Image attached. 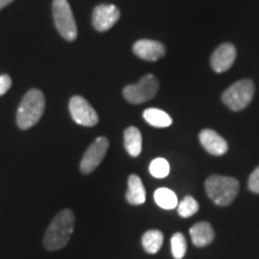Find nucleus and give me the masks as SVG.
Returning <instances> with one entry per match:
<instances>
[{
    "mask_svg": "<svg viewBox=\"0 0 259 259\" xmlns=\"http://www.w3.org/2000/svg\"><path fill=\"white\" fill-rule=\"evenodd\" d=\"M45 96L40 90L31 89L22 99L17 111V125L19 128L28 130L37 124L45 112Z\"/></svg>",
    "mask_w": 259,
    "mask_h": 259,
    "instance_id": "nucleus-2",
    "label": "nucleus"
},
{
    "mask_svg": "<svg viewBox=\"0 0 259 259\" xmlns=\"http://www.w3.org/2000/svg\"><path fill=\"white\" fill-rule=\"evenodd\" d=\"M69 109L73 121L80 126L92 127L99 122V115L96 111L82 96L71 97Z\"/></svg>",
    "mask_w": 259,
    "mask_h": 259,
    "instance_id": "nucleus-7",
    "label": "nucleus"
},
{
    "mask_svg": "<svg viewBox=\"0 0 259 259\" xmlns=\"http://www.w3.org/2000/svg\"><path fill=\"white\" fill-rule=\"evenodd\" d=\"M108 147L109 141L106 137L96 138L83 155L80 161V171L83 174H90L95 170L105 158Z\"/></svg>",
    "mask_w": 259,
    "mask_h": 259,
    "instance_id": "nucleus-8",
    "label": "nucleus"
},
{
    "mask_svg": "<svg viewBox=\"0 0 259 259\" xmlns=\"http://www.w3.org/2000/svg\"><path fill=\"white\" fill-rule=\"evenodd\" d=\"M190 235L193 244L198 247H204V246L211 244L213 238H215L212 227L208 222L196 223L190 229Z\"/></svg>",
    "mask_w": 259,
    "mask_h": 259,
    "instance_id": "nucleus-13",
    "label": "nucleus"
},
{
    "mask_svg": "<svg viewBox=\"0 0 259 259\" xmlns=\"http://www.w3.org/2000/svg\"><path fill=\"white\" fill-rule=\"evenodd\" d=\"M12 2H14V0H0V10L4 9L5 6H8L9 4H11Z\"/></svg>",
    "mask_w": 259,
    "mask_h": 259,
    "instance_id": "nucleus-24",
    "label": "nucleus"
},
{
    "mask_svg": "<svg viewBox=\"0 0 259 259\" xmlns=\"http://www.w3.org/2000/svg\"><path fill=\"white\" fill-rule=\"evenodd\" d=\"M199 142L202 147L213 156H222L228 151V143L213 130L205 128L200 131Z\"/></svg>",
    "mask_w": 259,
    "mask_h": 259,
    "instance_id": "nucleus-12",
    "label": "nucleus"
},
{
    "mask_svg": "<svg viewBox=\"0 0 259 259\" xmlns=\"http://www.w3.org/2000/svg\"><path fill=\"white\" fill-rule=\"evenodd\" d=\"M11 78H10L9 74H2L0 76V96H3L6 94L11 88Z\"/></svg>",
    "mask_w": 259,
    "mask_h": 259,
    "instance_id": "nucleus-23",
    "label": "nucleus"
},
{
    "mask_svg": "<svg viewBox=\"0 0 259 259\" xmlns=\"http://www.w3.org/2000/svg\"><path fill=\"white\" fill-rule=\"evenodd\" d=\"M236 58V48L232 44H222L213 51L210 58V65L218 73L228 71L234 64Z\"/></svg>",
    "mask_w": 259,
    "mask_h": 259,
    "instance_id": "nucleus-10",
    "label": "nucleus"
},
{
    "mask_svg": "<svg viewBox=\"0 0 259 259\" xmlns=\"http://www.w3.org/2000/svg\"><path fill=\"white\" fill-rule=\"evenodd\" d=\"M134 53L141 59L147 61H156L166 54V47L161 42L155 40H139L132 47Z\"/></svg>",
    "mask_w": 259,
    "mask_h": 259,
    "instance_id": "nucleus-11",
    "label": "nucleus"
},
{
    "mask_svg": "<svg viewBox=\"0 0 259 259\" xmlns=\"http://www.w3.org/2000/svg\"><path fill=\"white\" fill-rule=\"evenodd\" d=\"M154 199L160 208L166 210L177 208L178 204H179L178 203L177 194L171 190L166 189V187H161V189H157L155 191Z\"/></svg>",
    "mask_w": 259,
    "mask_h": 259,
    "instance_id": "nucleus-18",
    "label": "nucleus"
},
{
    "mask_svg": "<svg viewBox=\"0 0 259 259\" xmlns=\"http://www.w3.org/2000/svg\"><path fill=\"white\" fill-rule=\"evenodd\" d=\"M125 149L130 156L137 157L142 151V135L141 131L135 126H130L124 132Z\"/></svg>",
    "mask_w": 259,
    "mask_h": 259,
    "instance_id": "nucleus-15",
    "label": "nucleus"
},
{
    "mask_svg": "<svg viewBox=\"0 0 259 259\" xmlns=\"http://www.w3.org/2000/svg\"><path fill=\"white\" fill-rule=\"evenodd\" d=\"M254 95V83L251 79H240L222 94V101L229 109L239 112L250 105Z\"/></svg>",
    "mask_w": 259,
    "mask_h": 259,
    "instance_id": "nucleus-4",
    "label": "nucleus"
},
{
    "mask_svg": "<svg viewBox=\"0 0 259 259\" xmlns=\"http://www.w3.org/2000/svg\"><path fill=\"white\" fill-rule=\"evenodd\" d=\"M144 120L154 127H168L171 125V118L166 112L157 108H148L143 112Z\"/></svg>",
    "mask_w": 259,
    "mask_h": 259,
    "instance_id": "nucleus-16",
    "label": "nucleus"
},
{
    "mask_svg": "<svg viewBox=\"0 0 259 259\" xmlns=\"http://www.w3.org/2000/svg\"><path fill=\"white\" fill-rule=\"evenodd\" d=\"M120 18V11L115 5L102 4L93 12V25L97 31H107Z\"/></svg>",
    "mask_w": 259,
    "mask_h": 259,
    "instance_id": "nucleus-9",
    "label": "nucleus"
},
{
    "mask_svg": "<svg viewBox=\"0 0 259 259\" xmlns=\"http://www.w3.org/2000/svg\"><path fill=\"white\" fill-rule=\"evenodd\" d=\"M74 215L69 209L61 210L52 220L45 233L44 246L48 251H58L69 244L74 229Z\"/></svg>",
    "mask_w": 259,
    "mask_h": 259,
    "instance_id": "nucleus-1",
    "label": "nucleus"
},
{
    "mask_svg": "<svg viewBox=\"0 0 259 259\" xmlns=\"http://www.w3.org/2000/svg\"><path fill=\"white\" fill-rule=\"evenodd\" d=\"M162 244H163V234L157 229H151V231L145 232L144 235L142 236V245H143L144 250L148 253H157L160 251Z\"/></svg>",
    "mask_w": 259,
    "mask_h": 259,
    "instance_id": "nucleus-17",
    "label": "nucleus"
},
{
    "mask_svg": "<svg viewBox=\"0 0 259 259\" xmlns=\"http://www.w3.org/2000/svg\"><path fill=\"white\" fill-rule=\"evenodd\" d=\"M205 190L213 203L226 206L235 199L239 191V181L231 177L211 176L205 181Z\"/></svg>",
    "mask_w": 259,
    "mask_h": 259,
    "instance_id": "nucleus-3",
    "label": "nucleus"
},
{
    "mask_svg": "<svg viewBox=\"0 0 259 259\" xmlns=\"http://www.w3.org/2000/svg\"><path fill=\"white\" fill-rule=\"evenodd\" d=\"M199 205L197 200L192 196H186L181 202L178 204V212L181 218L187 219L198 211Z\"/></svg>",
    "mask_w": 259,
    "mask_h": 259,
    "instance_id": "nucleus-19",
    "label": "nucleus"
},
{
    "mask_svg": "<svg viewBox=\"0 0 259 259\" xmlns=\"http://www.w3.org/2000/svg\"><path fill=\"white\" fill-rule=\"evenodd\" d=\"M170 246H171V253L176 259H183L184 255L186 253V239L184 234L181 233H176L170 239Z\"/></svg>",
    "mask_w": 259,
    "mask_h": 259,
    "instance_id": "nucleus-20",
    "label": "nucleus"
},
{
    "mask_svg": "<svg viewBox=\"0 0 259 259\" xmlns=\"http://www.w3.org/2000/svg\"><path fill=\"white\" fill-rule=\"evenodd\" d=\"M169 169L170 168L168 161L162 157L155 158V160L150 163V167H149L151 176L154 178H157V179H163V178H166L168 174H169Z\"/></svg>",
    "mask_w": 259,
    "mask_h": 259,
    "instance_id": "nucleus-21",
    "label": "nucleus"
},
{
    "mask_svg": "<svg viewBox=\"0 0 259 259\" xmlns=\"http://www.w3.org/2000/svg\"><path fill=\"white\" fill-rule=\"evenodd\" d=\"M128 189L126 192V199L132 205H141L145 202V189L141 178L136 174L128 177Z\"/></svg>",
    "mask_w": 259,
    "mask_h": 259,
    "instance_id": "nucleus-14",
    "label": "nucleus"
},
{
    "mask_svg": "<svg viewBox=\"0 0 259 259\" xmlns=\"http://www.w3.org/2000/svg\"><path fill=\"white\" fill-rule=\"evenodd\" d=\"M248 189L252 192L259 193V166L252 171L250 178H248Z\"/></svg>",
    "mask_w": 259,
    "mask_h": 259,
    "instance_id": "nucleus-22",
    "label": "nucleus"
},
{
    "mask_svg": "<svg viewBox=\"0 0 259 259\" xmlns=\"http://www.w3.org/2000/svg\"><path fill=\"white\" fill-rule=\"evenodd\" d=\"M160 88L158 79L154 74L143 76L137 84H130L122 90L125 100L132 105H141L153 100Z\"/></svg>",
    "mask_w": 259,
    "mask_h": 259,
    "instance_id": "nucleus-5",
    "label": "nucleus"
},
{
    "mask_svg": "<svg viewBox=\"0 0 259 259\" xmlns=\"http://www.w3.org/2000/svg\"><path fill=\"white\" fill-rule=\"evenodd\" d=\"M54 24L65 40L73 41L77 37V25L72 10L67 0H53L52 5Z\"/></svg>",
    "mask_w": 259,
    "mask_h": 259,
    "instance_id": "nucleus-6",
    "label": "nucleus"
}]
</instances>
